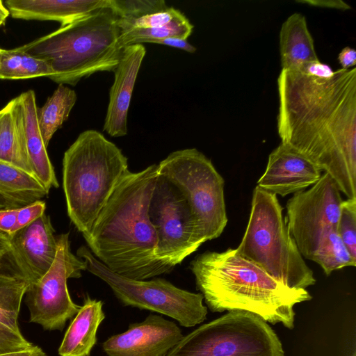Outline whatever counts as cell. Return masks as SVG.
I'll return each instance as SVG.
<instances>
[{"mask_svg":"<svg viewBox=\"0 0 356 356\" xmlns=\"http://www.w3.org/2000/svg\"><path fill=\"white\" fill-rule=\"evenodd\" d=\"M277 132L356 200V68L323 79L282 70L277 79Z\"/></svg>","mask_w":356,"mask_h":356,"instance_id":"1","label":"cell"},{"mask_svg":"<svg viewBox=\"0 0 356 356\" xmlns=\"http://www.w3.org/2000/svg\"><path fill=\"white\" fill-rule=\"evenodd\" d=\"M158 165L124 171L90 231L82 234L93 256L113 272L145 280L172 268L156 258L157 236L149 216Z\"/></svg>","mask_w":356,"mask_h":356,"instance_id":"2","label":"cell"},{"mask_svg":"<svg viewBox=\"0 0 356 356\" xmlns=\"http://www.w3.org/2000/svg\"><path fill=\"white\" fill-rule=\"evenodd\" d=\"M191 269L212 312H248L267 323L293 329L294 306L312 298L306 289L280 283L236 249L199 254L191 262Z\"/></svg>","mask_w":356,"mask_h":356,"instance_id":"3","label":"cell"},{"mask_svg":"<svg viewBox=\"0 0 356 356\" xmlns=\"http://www.w3.org/2000/svg\"><path fill=\"white\" fill-rule=\"evenodd\" d=\"M110 6L19 47L47 61L49 79L58 84L75 86L97 72L114 71L123 49L119 17Z\"/></svg>","mask_w":356,"mask_h":356,"instance_id":"4","label":"cell"},{"mask_svg":"<svg viewBox=\"0 0 356 356\" xmlns=\"http://www.w3.org/2000/svg\"><path fill=\"white\" fill-rule=\"evenodd\" d=\"M127 169L121 149L96 130L81 133L65 152L63 188L68 216L79 232L90 231Z\"/></svg>","mask_w":356,"mask_h":356,"instance_id":"5","label":"cell"},{"mask_svg":"<svg viewBox=\"0 0 356 356\" xmlns=\"http://www.w3.org/2000/svg\"><path fill=\"white\" fill-rule=\"evenodd\" d=\"M282 211L276 195L257 186L247 228L236 250L286 286L306 289L316 279L289 233Z\"/></svg>","mask_w":356,"mask_h":356,"instance_id":"6","label":"cell"},{"mask_svg":"<svg viewBox=\"0 0 356 356\" xmlns=\"http://www.w3.org/2000/svg\"><path fill=\"white\" fill-rule=\"evenodd\" d=\"M165 356H284V351L267 322L235 310L184 335Z\"/></svg>","mask_w":356,"mask_h":356,"instance_id":"7","label":"cell"},{"mask_svg":"<svg viewBox=\"0 0 356 356\" xmlns=\"http://www.w3.org/2000/svg\"><path fill=\"white\" fill-rule=\"evenodd\" d=\"M158 173L184 195L203 243L219 237L227 223L224 179L195 148L177 150L158 164Z\"/></svg>","mask_w":356,"mask_h":356,"instance_id":"8","label":"cell"},{"mask_svg":"<svg viewBox=\"0 0 356 356\" xmlns=\"http://www.w3.org/2000/svg\"><path fill=\"white\" fill-rule=\"evenodd\" d=\"M76 255L84 261L86 270L106 283L125 306L161 314L186 327L207 318V308L201 293L180 289L163 278L137 280L123 277L108 268L84 245L77 250Z\"/></svg>","mask_w":356,"mask_h":356,"instance_id":"9","label":"cell"},{"mask_svg":"<svg viewBox=\"0 0 356 356\" xmlns=\"http://www.w3.org/2000/svg\"><path fill=\"white\" fill-rule=\"evenodd\" d=\"M56 238L57 252L52 265L25 293L29 321L49 331L63 330L66 322L77 314L81 306L72 300L67 280L79 278L81 271L86 270L84 261L71 251L69 233Z\"/></svg>","mask_w":356,"mask_h":356,"instance_id":"10","label":"cell"},{"mask_svg":"<svg viewBox=\"0 0 356 356\" xmlns=\"http://www.w3.org/2000/svg\"><path fill=\"white\" fill-rule=\"evenodd\" d=\"M342 202L336 182L326 172L311 188L287 201L286 223L302 257L312 260L329 236L337 232Z\"/></svg>","mask_w":356,"mask_h":356,"instance_id":"11","label":"cell"},{"mask_svg":"<svg viewBox=\"0 0 356 356\" xmlns=\"http://www.w3.org/2000/svg\"><path fill=\"white\" fill-rule=\"evenodd\" d=\"M149 216L157 236L156 258L162 264L173 269L203 243L184 195L159 173Z\"/></svg>","mask_w":356,"mask_h":356,"instance_id":"12","label":"cell"},{"mask_svg":"<svg viewBox=\"0 0 356 356\" xmlns=\"http://www.w3.org/2000/svg\"><path fill=\"white\" fill-rule=\"evenodd\" d=\"M54 233L51 218L45 213L17 231L10 238V248L3 261L7 272L29 286L39 280L56 255L57 238Z\"/></svg>","mask_w":356,"mask_h":356,"instance_id":"13","label":"cell"},{"mask_svg":"<svg viewBox=\"0 0 356 356\" xmlns=\"http://www.w3.org/2000/svg\"><path fill=\"white\" fill-rule=\"evenodd\" d=\"M183 337L176 323L149 314L143 321L130 324L125 332L108 338L102 348L108 356H165Z\"/></svg>","mask_w":356,"mask_h":356,"instance_id":"14","label":"cell"},{"mask_svg":"<svg viewBox=\"0 0 356 356\" xmlns=\"http://www.w3.org/2000/svg\"><path fill=\"white\" fill-rule=\"evenodd\" d=\"M322 171L311 161L291 146L281 143L269 154L264 174L257 186L285 197L313 186Z\"/></svg>","mask_w":356,"mask_h":356,"instance_id":"15","label":"cell"},{"mask_svg":"<svg viewBox=\"0 0 356 356\" xmlns=\"http://www.w3.org/2000/svg\"><path fill=\"white\" fill-rule=\"evenodd\" d=\"M146 49L142 44L125 47L114 70V81L109 92V102L104 131L112 137L127 134V114L136 80Z\"/></svg>","mask_w":356,"mask_h":356,"instance_id":"16","label":"cell"},{"mask_svg":"<svg viewBox=\"0 0 356 356\" xmlns=\"http://www.w3.org/2000/svg\"><path fill=\"white\" fill-rule=\"evenodd\" d=\"M4 3L13 18L56 21L65 26L110 6V0H6Z\"/></svg>","mask_w":356,"mask_h":356,"instance_id":"17","label":"cell"},{"mask_svg":"<svg viewBox=\"0 0 356 356\" xmlns=\"http://www.w3.org/2000/svg\"><path fill=\"white\" fill-rule=\"evenodd\" d=\"M24 117L27 155L34 177L49 191L58 188L56 173L38 125L35 93L29 90L19 95Z\"/></svg>","mask_w":356,"mask_h":356,"instance_id":"18","label":"cell"},{"mask_svg":"<svg viewBox=\"0 0 356 356\" xmlns=\"http://www.w3.org/2000/svg\"><path fill=\"white\" fill-rule=\"evenodd\" d=\"M104 302L87 296L69 325L58 348L60 356H90L105 318Z\"/></svg>","mask_w":356,"mask_h":356,"instance_id":"19","label":"cell"},{"mask_svg":"<svg viewBox=\"0 0 356 356\" xmlns=\"http://www.w3.org/2000/svg\"><path fill=\"white\" fill-rule=\"evenodd\" d=\"M0 163L34 177L26 148L24 117L19 96L0 109Z\"/></svg>","mask_w":356,"mask_h":356,"instance_id":"20","label":"cell"},{"mask_svg":"<svg viewBox=\"0 0 356 356\" xmlns=\"http://www.w3.org/2000/svg\"><path fill=\"white\" fill-rule=\"evenodd\" d=\"M280 53L282 70L300 71L319 60L306 18L301 13H293L282 23Z\"/></svg>","mask_w":356,"mask_h":356,"instance_id":"21","label":"cell"},{"mask_svg":"<svg viewBox=\"0 0 356 356\" xmlns=\"http://www.w3.org/2000/svg\"><path fill=\"white\" fill-rule=\"evenodd\" d=\"M49 192L35 177L0 163V194L18 208L42 200Z\"/></svg>","mask_w":356,"mask_h":356,"instance_id":"22","label":"cell"},{"mask_svg":"<svg viewBox=\"0 0 356 356\" xmlns=\"http://www.w3.org/2000/svg\"><path fill=\"white\" fill-rule=\"evenodd\" d=\"M75 91L64 84H58L44 105L38 108L39 128L45 146L65 122L76 102Z\"/></svg>","mask_w":356,"mask_h":356,"instance_id":"23","label":"cell"},{"mask_svg":"<svg viewBox=\"0 0 356 356\" xmlns=\"http://www.w3.org/2000/svg\"><path fill=\"white\" fill-rule=\"evenodd\" d=\"M52 70L43 59L32 56L19 47L0 51V79H29L50 77Z\"/></svg>","mask_w":356,"mask_h":356,"instance_id":"24","label":"cell"},{"mask_svg":"<svg viewBox=\"0 0 356 356\" xmlns=\"http://www.w3.org/2000/svg\"><path fill=\"white\" fill-rule=\"evenodd\" d=\"M29 285L0 269V326L22 334L18 316L23 297Z\"/></svg>","mask_w":356,"mask_h":356,"instance_id":"25","label":"cell"},{"mask_svg":"<svg viewBox=\"0 0 356 356\" xmlns=\"http://www.w3.org/2000/svg\"><path fill=\"white\" fill-rule=\"evenodd\" d=\"M193 26L181 13L165 25L148 29H132L121 32L120 44L125 47L152 40L168 38L187 39L191 34Z\"/></svg>","mask_w":356,"mask_h":356,"instance_id":"26","label":"cell"},{"mask_svg":"<svg viewBox=\"0 0 356 356\" xmlns=\"http://www.w3.org/2000/svg\"><path fill=\"white\" fill-rule=\"evenodd\" d=\"M312 261L317 263L327 276L334 270L356 265V260L350 254L338 232L331 235L316 252Z\"/></svg>","mask_w":356,"mask_h":356,"instance_id":"27","label":"cell"},{"mask_svg":"<svg viewBox=\"0 0 356 356\" xmlns=\"http://www.w3.org/2000/svg\"><path fill=\"white\" fill-rule=\"evenodd\" d=\"M337 232L350 254L356 260V200H343Z\"/></svg>","mask_w":356,"mask_h":356,"instance_id":"28","label":"cell"},{"mask_svg":"<svg viewBox=\"0 0 356 356\" xmlns=\"http://www.w3.org/2000/svg\"><path fill=\"white\" fill-rule=\"evenodd\" d=\"M110 4L120 18H138L168 8L162 0H110Z\"/></svg>","mask_w":356,"mask_h":356,"instance_id":"29","label":"cell"},{"mask_svg":"<svg viewBox=\"0 0 356 356\" xmlns=\"http://www.w3.org/2000/svg\"><path fill=\"white\" fill-rule=\"evenodd\" d=\"M181 12L172 7L155 13L144 15L138 18H120L118 24L121 32L132 29H148L167 24Z\"/></svg>","mask_w":356,"mask_h":356,"instance_id":"30","label":"cell"},{"mask_svg":"<svg viewBox=\"0 0 356 356\" xmlns=\"http://www.w3.org/2000/svg\"><path fill=\"white\" fill-rule=\"evenodd\" d=\"M45 209L46 203L43 200H38L18 208L16 223L13 231L12 236L17 231L31 224L43 215L45 213Z\"/></svg>","mask_w":356,"mask_h":356,"instance_id":"31","label":"cell"},{"mask_svg":"<svg viewBox=\"0 0 356 356\" xmlns=\"http://www.w3.org/2000/svg\"><path fill=\"white\" fill-rule=\"evenodd\" d=\"M33 344L22 334H17L4 327L0 326V354L25 350Z\"/></svg>","mask_w":356,"mask_h":356,"instance_id":"32","label":"cell"},{"mask_svg":"<svg viewBox=\"0 0 356 356\" xmlns=\"http://www.w3.org/2000/svg\"><path fill=\"white\" fill-rule=\"evenodd\" d=\"M18 208L0 209V233L12 236L16 223Z\"/></svg>","mask_w":356,"mask_h":356,"instance_id":"33","label":"cell"},{"mask_svg":"<svg viewBox=\"0 0 356 356\" xmlns=\"http://www.w3.org/2000/svg\"><path fill=\"white\" fill-rule=\"evenodd\" d=\"M300 71L309 75L323 79L332 76L334 72L329 65L321 62L320 60L309 63Z\"/></svg>","mask_w":356,"mask_h":356,"instance_id":"34","label":"cell"},{"mask_svg":"<svg viewBox=\"0 0 356 356\" xmlns=\"http://www.w3.org/2000/svg\"><path fill=\"white\" fill-rule=\"evenodd\" d=\"M150 43H156L170 46L182 49L189 53H194L196 51V48L191 44L187 41V40L179 38H168L161 40H155L151 41Z\"/></svg>","mask_w":356,"mask_h":356,"instance_id":"35","label":"cell"},{"mask_svg":"<svg viewBox=\"0 0 356 356\" xmlns=\"http://www.w3.org/2000/svg\"><path fill=\"white\" fill-rule=\"evenodd\" d=\"M338 61L342 69L348 70L356 65V51L350 47H345L338 55Z\"/></svg>","mask_w":356,"mask_h":356,"instance_id":"36","label":"cell"},{"mask_svg":"<svg viewBox=\"0 0 356 356\" xmlns=\"http://www.w3.org/2000/svg\"><path fill=\"white\" fill-rule=\"evenodd\" d=\"M300 3H305L312 5L314 6L325 7L330 8H335L340 10H348L350 6L341 0H329V1H319V0H309V1H299Z\"/></svg>","mask_w":356,"mask_h":356,"instance_id":"37","label":"cell"},{"mask_svg":"<svg viewBox=\"0 0 356 356\" xmlns=\"http://www.w3.org/2000/svg\"><path fill=\"white\" fill-rule=\"evenodd\" d=\"M0 356H47V355L40 347L33 345L30 348L1 353Z\"/></svg>","mask_w":356,"mask_h":356,"instance_id":"38","label":"cell"},{"mask_svg":"<svg viewBox=\"0 0 356 356\" xmlns=\"http://www.w3.org/2000/svg\"><path fill=\"white\" fill-rule=\"evenodd\" d=\"M10 248V238L2 233H0V269L3 266V261Z\"/></svg>","mask_w":356,"mask_h":356,"instance_id":"39","label":"cell"},{"mask_svg":"<svg viewBox=\"0 0 356 356\" xmlns=\"http://www.w3.org/2000/svg\"><path fill=\"white\" fill-rule=\"evenodd\" d=\"M10 15V12L6 6L4 2L0 0V26L4 25L8 17Z\"/></svg>","mask_w":356,"mask_h":356,"instance_id":"40","label":"cell"},{"mask_svg":"<svg viewBox=\"0 0 356 356\" xmlns=\"http://www.w3.org/2000/svg\"><path fill=\"white\" fill-rule=\"evenodd\" d=\"M18 208L13 202L8 200L0 194V209Z\"/></svg>","mask_w":356,"mask_h":356,"instance_id":"41","label":"cell"},{"mask_svg":"<svg viewBox=\"0 0 356 356\" xmlns=\"http://www.w3.org/2000/svg\"><path fill=\"white\" fill-rule=\"evenodd\" d=\"M353 356H355V353H354Z\"/></svg>","mask_w":356,"mask_h":356,"instance_id":"42","label":"cell"},{"mask_svg":"<svg viewBox=\"0 0 356 356\" xmlns=\"http://www.w3.org/2000/svg\"><path fill=\"white\" fill-rule=\"evenodd\" d=\"M1 48L0 47V51H1Z\"/></svg>","mask_w":356,"mask_h":356,"instance_id":"43","label":"cell"}]
</instances>
